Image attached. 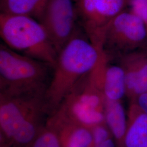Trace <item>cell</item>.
Instances as JSON below:
<instances>
[{"label":"cell","instance_id":"6da1fadb","mask_svg":"<svg viewBox=\"0 0 147 147\" xmlns=\"http://www.w3.org/2000/svg\"><path fill=\"white\" fill-rule=\"evenodd\" d=\"M102 53L79 30L62 48L45 93L49 116L58 109L79 80L94 68Z\"/></svg>","mask_w":147,"mask_h":147},{"label":"cell","instance_id":"7a4b0ae2","mask_svg":"<svg viewBox=\"0 0 147 147\" xmlns=\"http://www.w3.org/2000/svg\"><path fill=\"white\" fill-rule=\"evenodd\" d=\"M0 35L8 47L55 66L58 53L42 25L27 16L0 14Z\"/></svg>","mask_w":147,"mask_h":147},{"label":"cell","instance_id":"3957f363","mask_svg":"<svg viewBox=\"0 0 147 147\" xmlns=\"http://www.w3.org/2000/svg\"><path fill=\"white\" fill-rule=\"evenodd\" d=\"M47 63L0 45V92L18 93L47 89Z\"/></svg>","mask_w":147,"mask_h":147},{"label":"cell","instance_id":"277c9868","mask_svg":"<svg viewBox=\"0 0 147 147\" xmlns=\"http://www.w3.org/2000/svg\"><path fill=\"white\" fill-rule=\"evenodd\" d=\"M46 90L19 93L0 92L1 135L11 143L18 129L25 121L37 115L49 114Z\"/></svg>","mask_w":147,"mask_h":147},{"label":"cell","instance_id":"5b68a950","mask_svg":"<svg viewBox=\"0 0 147 147\" xmlns=\"http://www.w3.org/2000/svg\"><path fill=\"white\" fill-rule=\"evenodd\" d=\"M147 47V30L144 22L129 9L115 17L105 28L101 50L112 56L143 50Z\"/></svg>","mask_w":147,"mask_h":147},{"label":"cell","instance_id":"8992f818","mask_svg":"<svg viewBox=\"0 0 147 147\" xmlns=\"http://www.w3.org/2000/svg\"><path fill=\"white\" fill-rule=\"evenodd\" d=\"M78 20L90 41L101 49L105 28L129 8L130 0H74Z\"/></svg>","mask_w":147,"mask_h":147},{"label":"cell","instance_id":"52a82bcc","mask_svg":"<svg viewBox=\"0 0 147 147\" xmlns=\"http://www.w3.org/2000/svg\"><path fill=\"white\" fill-rule=\"evenodd\" d=\"M38 21L57 53L79 30L74 0H47Z\"/></svg>","mask_w":147,"mask_h":147},{"label":"cell","instance_id":"ba28073f","mask_svg":"<svg viewBox=\"0 0 147 147\" xmlns=\"http://www.w3.org/2000/svg\"><path fill=\"white\" fill-rule=\"evenodd\" d=\"M125 74V94L132 100L147 92V55L142 50L119 56Z\"/></svg>","mask_w":147,"mask_h":147},{"label":"cell","instance_id":"9c48e42d","mask_svg":"<svg viewBox=\"0 0 147 147\" xmlns=\"http://www.w3.org/2000/svg\"><path fill=\"white\" fill-rule=\"evenodd\" d=\"M46 123L53 126L58 134L61 147H93L90 129L49 116Z\"/></svg>","mask_w":147,"mask_h":147},{"label":"cell","instance_id":"30bf717a","mask_svg":"<svg viewBox=\"0 0 147 147\" xmlns=\"http://www.w3.org/2000/svg\"><path fill=\"white\" fill-rule=\"evenodd\" d=\"M110 59L105 53L102 69V91L106 99L121 100L126 94L125 74L121 65L111 64Z\"/></svg>","mask_w":147,"mask_h":147},{"label":"cell","instance_id":"8fae6325","mask_svg":"<svg viewBox=\"0 0 147 147\" xmlns=\"http://www.w3.org/2000/svg\"><path fill=\"white\" fill-rule=\"evenodd\" d=\"M124 142L126 147H147V114L135 102L130 107Z\"/></svg>","mask_w":147,"mask_h":147},{"label":"cell","instance_id":"7c38bea8","mask_svg":"<svg viewBox=\"0 0 147 147\" xmlns=\"http://www.w3.org/2000/svg\"><path fill=\"white\" fill-rule=\"evenodd\" d=\"M105 123L111 134L120 143L124 141L126 131L125 113L121 100L105 98L104 107Z\"/></svg>","mask_w":147,"mask_h":147},{"label":"cell","instance_id":"4fadbf2b","mask_svg":"<svg viewBox=\"0 0 147 147\" xmlns=\"http://www.w3.org/2000/svg\"><path fill=\"white\" fill-rule=\"evenodd\" d=\"M47 0H0L1 13L30 16L38 20Z\"/></svg>","mask_w":147,"mask_h":147},{"label":"cell","instance_id":"5bb4252c","mask_svg":"<svg viewBox=\"0 0 147 147\" xmlns=\"http://www.w3.org/2000/svg\"><path fill=\"white\" fill-rule=\"evenodd\" d=\"M26 147H61L58 134L53 126L45 125Z\"/></svg>","mask_w":147,"mask_h":147},{"label":"cell","instance_id":"9a60e30c","mask_svg":"<svg viewBox=\"0 0 147 147\" xmlns=\"http://www.w3.org/2000/svg\"><path fill=\"white\" fill-rule=\"evenodd\" d=\"M106 123L98 124L90 128L93 140L94 146L99 145L102 142L110 138L111 133Z\"/></svg>","mask_w":147,"mask_h":147},{"label":"cell","instance_id":"2e32d148","mask_svg":"<svg viewBox=\"0 0 147 147\" xmlns=\"http://www.w3.org/2000/svg\"><path fill=\"white\" fill-rule=\"evenodd\" d=\"M128 9L142 20L147 30V0H130Z\"/></svg>","mask_w":147,"mask_h":147},{"label":"cell","instance_id":"e0dca14e","mask_svg":"<svg viewBox=\"0 0 147 147\" xmlns=\"http://www.w3.org/2000/svg\"><path fill=\"white\" fill-rule=\"evenodd\" d=\"M140 108L147 114V92L138 95L134 100Z\"/></svg>","mask_w":147,"mask_h":147},{"label":"cell","instance_id":"ac0fdd59","mask_svg":"<svg viewBox=\"0 0 147 147\" xmlns=\"http://www.w3.org/2000/svg\"><path fill=\"white\" fill-rule=\"evenodd\" d=\"M93 147H115V146L113 141L111 138H109L105 141V142L100 144L99 145L94 146Z\"/></svg>","mask_w":147,"mask_h":147},{"label":"cell","instance_id":"d6986e66","mask_svg":"<svg viewBox=\"0 0 147 147\" xmlns=\"http://www.w3.org/2000/svg\"><path fill=\"white\" fill-rule=\"evenodd\" d=\"M142 51H144V53H146L147 55V47H146L143 50H142Z\"/></svg>","mask_w":147,"mask_h":147}]
</instances>
